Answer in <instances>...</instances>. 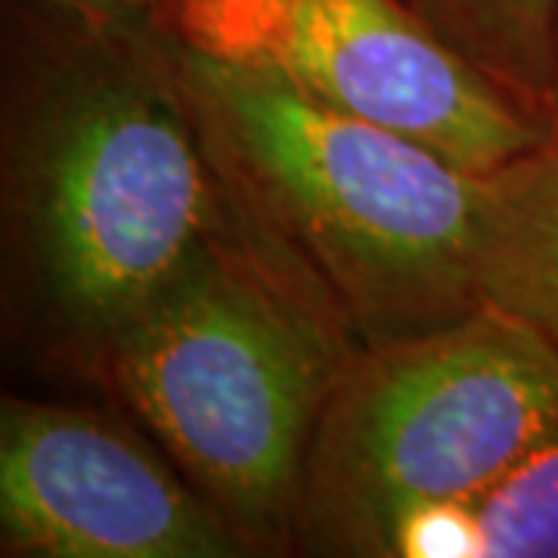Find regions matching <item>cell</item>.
I'll list each match as a JSON object with an SVG mask.
<instances>
[{
  "label": "cell",
  "instance_id": "cell-4",
  "mask_svg": "<svg viewBox=\"0 0 558 558\" xmlns=\"http://www.w3.org/2000/svg\"><path fill=\"white\" fill-rule=\"evenodd\" d=\"M556 422L558 354L497 304L360 344L307 450L295 553L388 558L413 515L469 499Z\"/></svg>",
  "mask_w": 558,
  "mask_h": 558
},
{
  "label": "cell",
  "instance_id": "cell-8",
  "mask_svg": "<svg viewBox=\"0 0 558 558\" xmlns=\"http://www.w3.org/2000/svg\"><path fill=\"white\" fill-rule=\"evenodd\" d=\"M490 183L484 304L527 323L558 354V137Z\"/></svg>",
  "mask_w": 558,
  "mask_h": 558
},
{
  "label": "cell",
  "instance_id": "cell-6",
  "mask_svg": "<svg viewBox=\"0 0 558 558\" xmlns=\"http://www.w3.org/2000/svg\"><path fill=\"white\" fill-rule=\"evenodd\" d=\"M0 553L13 558H242L183 472L97 410L3 398Z\"/></svg>",
  "mask_w": 558,
  "mask_h": 558
},
{
  "label": "cell",
  "instance_id": "cell-9",
  "mask_svg": "<svg viewBox=\"0 0 558 558\" xmlns=\"http://www.w3.org/2000/svg\"><path fill=\"white\" fill-rule=\"evenodd\" d=\"M553 128L558 0H400Z\"/></svg>",
  "mask_w": 558,
  "mask_h": 558
},
{
  "label": "cell",
  "instance_id": "cell-2",
  "mask_svg": "<svg viewBox=\"0 0 558 558\" xmlns=\"http://www.w3.org/2000/svg\"><path fill=\"white\" fill-rule=\"evenodd\" d=\"M174 50L220 186L317 279L360 344L484 307L490 174L462 171L267 69L199 53L178 35Z\"/></svg>",
  "mask_w": 558,
  "mask_h": 558
},
{
  "label": "cell",
  "instance_id": "cell-11",
  "mask_svg": "<svg viewBox=\"0 0 558 558\" xmlns=\"http://www.w3.org/2000/svg\"><path fill=\"white\" fill-rule=\"evenodd\" d=\"M553 137H558V47H556V84H553Z\"/></svg>",
  "mask_w": 558,
  "mask_h": 558
},
{
  "label": "cell",
  "instance_id": "cell-1",
  "mask_svg": "<svg viewBox=\"0 0 558 558\" xmlns=\"http://www.w3.org/2000/svg\"><path fill=\"white\" fill-rule=\"evenodd\" d=\"M22 7L35 28L3 121L10 270L44 344L102 373L124 326L211 236L227 193L159 13L102 25Z\"/></svg>",
  "mask_w": 558,
  "mask_h": 558
},
{
  "label": "cell",
  "instance_id": "cell-10",
  "mask_svg": "<svg viewBox=\"0 0 558 558\" xmlns=\"http://www.w3.org/2000/svg\"><path fill=\"white\" fill-rule=\"evenodd\" d=\"M50 13H62L84 22H131L159 13L161 0H20Z\"/></svg>",
  "mask_w": 558,
  "mask_h": 558
},
{
  "label": "cell",
  "instance_id": "cell-3",
  "mask_svg": "<svg viewBox=\"0 0 558 558\" xmlns=\"http://www.w3.org/2000/svg\"><path fill=\"white\" fill-rule=\"evenodd\" d=\"M357 348L317 279L227 196L199 252L124 326L102 376L248 556H286L319 413Z\"/></svg>",
  "mask_w": 558,
  "mask_h": 558
},
{
  "label": "cell",
  "instance_id": "cell-7",
  "mask_svg": "<svg viewBox=\"0 0 558 558\" xmlns=\"http://www.w3.org/2000/svg\"><path fill=\"white\" fill-rule=\"evenodd\" d=\"M558 558V422L469 499L425 509L388 558Z\"/></svg>",
  "mask_w": 558,
  "mask_h": 558
},
{
  "label": "cell",
  "instance_id": "cell-5",
  "mask_svg": "<svg viewBox=\"0 0 558 558\" xmlns=\"http://www.w3.org/2000/svg\"><path fill=\"white\" fill-rule=\"evenodd\" d=\"M159 16L186 47L282 75L472 174L553 140L549 121L400 0H161Z\"/></svg>",
  "mask_w": 558,
  "mask_h": 558
}]
</instances>
